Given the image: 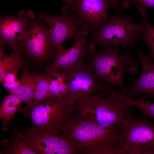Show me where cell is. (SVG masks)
<instances>
[{
  "instance_id": "cell-8",
  "label": "cell",
  "mask_w": 154,
  "mask_h": 154,
  "mask_svg": "<svg viewBox=\"0 0 154 154\" xmlns=\"http://www.w3.org/2000/svg\"><path fill=\"white\" fill-rule=\"evenodd\" d=\"M45 23L38 17L31 23L26 35L19 41L22 51L36 60H44L55 55L56 50L50 43Z\"/></svg>"
},
{
  "instance_id": "cell-24",
  "label": "cell",
  "mask_w": 154,
  "mask_h": 154,
  "mask_svg": "<svg viewBox=\"0 0 154 154\" xmlns=\"http://www.w3.org/2000/svg\"><path fill=\"white\" fill-rule=\"evenodd\" d=\"M135 3L141 15L145 16L148 9L154 7V0H133Z\"/></svg>"
},
{
  "instance_id": "cell-23",
  "label": "cell",
  "mask_w": 154,
  "mask_h": 154,
  "mask_svg": "<svg viewBox=\"0 0 154 154\" xmlns=\"http://www.w3.org/2000/svg\"><path fill=\"white\" fill-rule=\"evenodd\" d=\"M17 74L14 72L7 73L1 82L4 88L10 92L16 89L21 83V78H18Z\"/></svg>"
},
{
  "instance_id": "cell-14",
  "label": "cell",
  "mask_w": 154,
  "mask_h": 154,
  "mask_svg": "<svg viewBox=\"0 0 154 154\" xmlns=\"http://www.w3.org/2000/svg\"><path fill=\"white\" fill-rule=\"evenodd\" d=\"M137 53V59L142 66L141 73L133 81L130 88L119 92L132 98L141 94L149 95L154 98V63L150 57L146 56L141 49Z\"/></svg>"
},
{
  "instance_id": "cell-26",
  "label": "cell",
  "mask_w": 154,
  "mask_h": 154,
  "mask_svg": "<svg viewBox=\"0 0 154 154\" xmlns=\"http://www.w3.org/2000/svg\"><path fill=\"white\" fill-rule=\"evenodd\" d=\"M133 0H124L122 2V5L123 7L125 9L129 8L130 5L131 3Z\"/></svg>"
},
{
  "instance_id": "cell-9",
  "label": "cell",
  "mask_w": 154,
  "mask_h": 154,
  "mask_svg": "<svg viewBox=\"0 0 154 154\" xmlns=\"http://www.w3.org/2000/svg\"><path fill=\"white\" fill-rule=\"evenodd\" d=\"M119 0H76L73 11L82 29L92 32L107 23L109 7L117 9Z\"/></svg>"
},
{
  "instance_id": "cell-19",
  "label": "cell",
  "mask_w": 154,
  "mask_h": 154,
  "mask_svg": "<svg viewBox=\"0 0 154 154\" xmlns=\"http://www.w3.org/2000/svg\"><path fill=\"white\" fill-rule=\"evenodd\" d=\"M37 75L24 68L21 75V83L12 93L18 96L26 104V107L31 106L33 103V94Z\"/></svg>"
},
{
  "instance_id": "cell-5",
  "label": "cell",
  "mask_w": 154,
  "mask_h": 154,
  "mask_svg": "<svg viewBox=\"0 0 154 154\" xmlns=\"http://www.w3.org/2000/svg\"><path fill=\"white\" fill-rule=\"evenodd\" d=\"M145 32L143 23L133 22L131 17H124L117 12L107 23L92 32L90 38L92 42L103 47H135L134 41L139 39L137 33Z\"/></svg>"
},
{
  "instance_id": "cell-13",
  "label": "cell",
  "mask_w": 154,
  "mask_h": 154,
  "mask_svg": "<svg viewBox=\"0 0 154 154\" xmlns=\"http://www.w3.org/2000/svg\"><path fill=\"white\" fill-rule=\"evenodd\" d=\"M18 15L17 17L6 15L0 18V40L9 46L24 37L35 16L31 10L26 12L21 10Z\"/></svg>"
},
{
  "instance_id": "cell-17",
  "label": "cell",
  "mask_w": 154,
  "mask_h": 154,
  "mask_svg": "<svg viewBox=\"0 0 154 154\" xmlns=\"http://www.w3.org/2000/svg\"><path fill=\"white\" fill-rule=\"evenodd\" d=\"M1 154H37L28 145L21 131L15 129L11 137L3 140L1 143Z\"/></svg>"
},
{
  "instance_id": "cell-21",
  "label": "cell",
  "mask_w": 154,
  "mask_h": 154,
  "mask_svg": "<svg viewBox=\"0 0 154 154\" xmlns=\"http://www.w3.org/2000/svg\"><path fill=\"white\" fill-rule=\"evenodd\" d=\"M48 98V86L46 75H37L33 94V104L40 103Z\"/></svg>"
},
{
  "instance_id": "cell-2",
  "label": "cell",
  "mask_w": 154,
  "mask_h": 154,
  "mask_svg": "<svg viewBox=\"0 0 154 154\" xmlns=\"http://www.w3.org/2000/svg\"><path fill=\"white\" fill-rule=\"evenodd\" d=\"M74 106L64 97H52L23 108L21 113L30 119L32 125L27 127L32 132L58 135L74 113Z\"/></svg>"
},
{
  "instance_id": "cell-15",
  "label": "cell",
  "mask_w": 154,
  "mask_h": 154,
  "mask_svg": "<svg viewBox=\"0 0 154 154\" xmlns=\"http://www.w3.org/2000/svg\"><path fill=\"white\" fill-rule=\"evenodd\" d=\"M0 81L6 74L9 72L17 73L23 64L22 51L16 43L9 46L12 50L11 53L7 56L4 49L5 44L0 41Z\"/></svg>"
},
{
  "instance_id": "cell-3",
  "label": "cell",
  "mask_w": 154,
  "mask_h": 154,
  "mask_svg": "<svg viewBox=\"0 0 154 154\" xmlns=\"http://www.w3.org/2000/svg\"><path fill=\"white\" fill-rule=\"evenodd\" d=\"M90 56V63L96 78L113 88L126 90L123 83L124 74L134 75L137 72V61L121 53L118 46L104 47L101 51Z\"/></svg>"
},
{
  "instance_id": "cell-20",
  "label": "cell",
  "mask_w": 154,
  "mask_h": 154,
  "mask_svg": "<svg viewBox=\"0 0 154 154\" xmlns=\"http://www.w3.org/2000/svg\"><path fill=\"white\" fill-rule=\"evenodd\" d=\"M115 99L129 106H134L140 110L144 117L154 118V103L150 102L145 97L139 96L137 99H134L115 91L112 94Z\"/></svg>"
},
{
  "instance_id": "cell-22",
  "label": "cell",
  "mask_w": 154,
  "mask_h": 154,
  "mask_svg": "<svg viewBox=\"0 0 154 154\" xmlns=\"http://www.w3.org/2000/svg\"><path fill=\"white\" fill-rule=\"evenodd\" d=\"M145 24V34L139 35V39L143 40L147 44L150 50L151 58H154V28L147 22L145 16H142Z\"/></svg>"
},
{
  "instance_id": "cell-1",
  "label": "cell",
  "mask_w": 154,
  "mask_h": 154,
  "mask_svg": "<svg viewBox=\"0 0 154 154\" xmlns=\"http://www.w3.org/2000/svg\"><path fill=\"white\" fill-rule=\"evenodd\" d=\"M120 134V127L113 129L106 128L76 114L69 118L58 135L79 153L125 154Z\"/></svg>"
},
{
  "instance_id": "cell-7",
  "label": "cell",
  "mask_w": 154,
  "mask_h": 154,
  "mask_svg": "<svg viewBox=\"0 0 154 154\" xmlns=\"http://www.w3.org/2000/svg\"><path fill=\"white\" fill-rule=\"evenodd\" d=\"M59 69L67 76L69 91L66 98L74 105L84 104L98 92H108L109 86L96 78L90 63L81 60L72 66Z\"/></svg>"
},
{
  "instance_id": "cell-11",
  "label": "cell",
  "mask_w": 154,
  "mask_h": 154,
  "mask_svg": "<svg viewBox=\"0 0 154 154\" xmlns=\"http://www.w3.org/2000/svg\"><path fill=\"white\" fill-rule=\"evenodd\" d=\"M88 31L82 29L74 39L73 46L69 49L62 47L56 50L54 60L46 73L69 67L80 61L88 54L95 53L96 47L87 38Z\"/></svg>"
},
{
  "instance_id": "cell-10",
  "label": "cell",
  "mask_w": 154,
  "mask_h": 154,
  "mask_svg": "<svg viewBox=\"0 0 154 154\" xmlns=\"http://www.w3.org/2000/svg\"><path fill=\"white\" fill-rule=\"evenodd\" d=\"M62 14L58 16L46 15L41 12L38 13V17L46 23L50 43L56 50L63 47L64 43L71 38H75L80 33V26L75 14L65 6L61 8Z\"/></svg>"
},
{
  "instance_id": "cell-4",
  "label": "cell",
  "mask_w": 154,
  "mask_h": 154,
  "mask_svg": "<svg viewBox=\"0 0 154 154\" xmlns=\"http://www.w3.org/2000/svg\"><path fill=\"white\" fill-rule=\"evenodd\" d=\"M106 94L98 92L84 104L74 106L75 114L85 120L106 128L120 126L125 116L132 112L129 106Z\"/></svg>"
},
{
  "instance_id": "cell-12",
  "label": "cell",
  "mask_w": 154,
  "mask_h": 154,
  "mask_svg": "<svg viewBox=\"0 0 154 154\" xmlns=\"http://www.w3.org/2000/svg\"><path fill=\"white\" fill-rule=\"evenodd\" d=\"M21 131L28 145L37 154H75L79 153L67 140L58 135L48 133H34L27 127Z\"/></svg>"
},
{
  "instance_id": "cell-6",
  "label": "cell",
  "mask_w": 154,
  "mask_h": 154,
  "mask_svg": "<svg viewBox=\"0 0 154 154\" xmlns=\"http://www.w3.org/2000/svg\"><path fill=\"white\" fill-rule=\"evenodd\" d=\"M125 117L120 126L121 144L126 154H154V118Z\"/></svg>"
},
{
  "instance_id": "cell-16",
  "label": "cell",
  "mask_w": 154,
  "mask_h": 154,
  "mask_svg": "<svg viewBox=\"0 0 154 154\" xmlns=\"http://www.w3.org/2000/svg\"><path fill=\"white\" fill-rule=\"evenodd\" d=\"M23 101L14 94L10 93L3 97L0 107V119L2 129L6 131L9 124L15 117V114L21 112V105Z\"/></svg>"
},
{
  "instance_id": "cell-25",
  "label": "cell",
  "mask_w": 154,
  "mask_h": 154,
  "mask_svg": "<svg viewBox=\"0 0 154 154\" xmlns=\"http://www.w3.org/2000/svg\"><path fill=\"white\" fill-rule=\"evenodd\" d=\"M65 1L66 7L73 11V8L76 0H64Z\"/></svg>"
},
{
  "instance_id": "cell-18",
  "label": "cell",
  "mask_w": 154,
  "mask_h": 154,
  "mask_svg": "<svg viewBox=\"0 0 154 154\" xmlns=\"http://www.w3.org/2000/svg\"><path fill=\"white\" fill-rule=\"evenodd\" d=\"M46 73L48 86L49 98L55 97L66 98L69 91V85L65 73L60 69Z\"/></svg>"
}]
</instances>
